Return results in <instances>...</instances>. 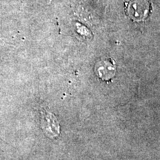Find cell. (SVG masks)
I'll list each match as a JSON object with an SVG mask.
<instances>
[{"instance_id":"cell-2","label":"cell","mask_w":160,"mask_h":160,"mask_svg":"<svg viewBox=\"0 0 160 160\" xmlns=\"http://www.w3.org/2000/svg\"><path fill=\"white\" fill-rule=\"evenodd\" d=\"M131 18L137 21L142 20L148 12V5L145 0H133L128 7Z\"/></svg>"},{"instance_id":"cell-1","label":"cell","mask_w":160,"mask_h":160,"mask_svg":"<svg viewBox=\"0 0 160 160\" xmlns=\"http://www.w3.org/2000/svg\"><path fill=\"white\" fill-rule=\"evenodd\" d=\"M98 77L104 81H108L115 76L116 65L113 59H107L98 64L97 71Z\"/></svg>"},{"instance_id":"cell-3","label":"cell","mask_w":160,"mask_h":160,"mask_svg":"<svg viewBox=\"0 0 160 160\" xmlns=\"http://www.w3.org/2000/svg\"><path fill=\"white\" fill-rule=\"evenodd\" d=\"M42 119H45L43 122V129L50 131L53 135H57L54 131H57V133H59V125L54 116L48 112H42Z\"/></svg>"}]
</instances>
